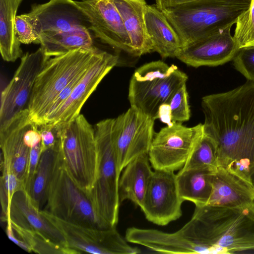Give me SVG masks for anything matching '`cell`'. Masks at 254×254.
Listing matches in <instances>:
<instances>
[{"instance_id":"cell-3","label":"cell","mask_w":254,"mask_h":254,"mask_svg":"<svg viewBox=\"0 0 254 254\" xmlns=\"http://www.w3.org/2000/svg\"><path fill=\"white\" fill-rule=\"evenodd\" d=\"M105 51L95 46L50 58L36 80L27 109L32 122L39 126L52 103L72 81L81 76Z\"/></svg>"},{"instance_id":"cell-19","label":"cell","mask_w":254,"mask_h":254,"mask_svg":"<svg viewBox=\"0 0 254 254\" xmlns=\"http://www.w3.org/2000/svg\"><path fill=\"white\" fill-rule=\"evenodd\" d=\"M7 220L20 227L39 231L56 243L67 247L61 232L42 214L24 189L13 194L5 222Z\"/></svg>"},{"instance_id":"cell-18","label":"cell","mask_w":254,"mask_h":254,"mask_svg":"<svg viewBox=\"0 0 254 254\" xmlns=\"http://www.w3.org/2000/svg\"><path fill=\"white\" fill-rule=\"evenodd\" d=\"M30 12L38 18L41 33L89 28L85 14L75 0H50L44 3H34Z\"/></svg>"},{"instance_id":"cell-16","label":"cell","mask_w":254,"mask_h":254,"mask_svg":"<svg viewBox=\"0 0 254 254\" xmlns=\"http://www.w3.org/2000/svg\"><path fill=\"white\" fill-rule=\"evenodd\" d=\"M232 26H228L184 47L177 58L195 68L216 66L233 60L239 48L231 34Z\"/></svg>"},{"instance_id":"cell-35","label":"cell","mask_w":254,"mask_h":254,"mask_svg":"<svg viewBox=\"0 0 254 254\" xmlns=\"http://www.w3.org/2000/svg\"><path fill=\"white\" fill-rule=\"evenodd\" d=\"M41 137L42 153L55 147L58 142L59 126L57 124H45L38 126Z\"/></svg>"},{"instance_id":"cell-5","label":"cell","mask_w":254,"mask_h":254,"mask_svg":"<svg viewBox=\"0 0 254 254\" xmlns=\"http://www.w3.org/2000/svg\"><path fill=\"white\" fill-rule=\"evenodd\" d=\"M114 119L97 123L94 134L98 169L94 184L87 195L103 228L116 227L119 220V181L116 149L112 137Z\"/></svg>"},{"instance_id":"cell-38","label":"cell","mask_w":254,"mask_h":254,"mask_svg":"<svg viewBox=\"0 0 254 254\" xmlns=\"http://www.w3.org/2000/svg\"><path fill=\"white\" fill-rule=\"evenodd\" d=\"M195 0H155L156 4L161 10L172 7L182 3Z\"/></svg>"},{"instance_id":"cell-26","label":"cell","mask_w":254,"mask_h":254,"mask_svg":"<svg viewBox=\"0 0 254 254\" xmlns=\"http://www.w3.org/2000/svg\"><path fill=\"white\" fill-rule=\"evenodd\" d=\"M23 0H0V52L2 59L14 62L22 56L15 29L17 9Z\"/></svg>"},{"instance_id":"cell-21","label":"cell","mask_w":254,"mask_h":254,"mask_svg":"<svg viewBox=\"0 0 254 254\" xmlns=\"http://www.w3.org/2000/svg\"><path fill=\"white\" fill-rule=\"evenodd\" d=\"M144 17L147 32L152 42L153 52L162 58H177L182 45L177 32L156 4H147Z\"/></svg>"},{"instance_id":"cell-27","label":"cell","mask_w":254,"mask_h":254,"mask_svg":"<svg viewBox=\"0 0 254 254\" xmlns=\"http://www.w3.org/2000/svg\"><path fill=\"white\" fill-rule=\"evenodd\" d=\"M59 156V142L43 151L40 157L34 181L29 194L34 204L40 209L46 203L47 193Z\"/></svg>"},{"instance_id":"cell-30","label":"cell","mask_w":254,"mask_h":254,"mask_svg":"<svg viewBox=\"0 0 254 254\" xmlns=\"http://www.w3.org/2000/svg\"><path fill=\"white\" fill-rule=\"evenodd\" d=\"M234 39L239 48L254 47V0L249 8L242 13L236 22Z\"/></svg>"},{"instance_id":"cell-6","label":"cell","mask_w":254,"mask_h":254,"mask_svg":"<svg viewBox=\"0 0 254 254\" xmlns=\"http://www.w3.org/2000/svg\"><path fill=\"white\" fill-rule=\"evenodd\" d=\"M59 126V146L65 167L75 183L87 194L95 182L98 152L94 128L82 114Z\"/></svg>"},{"instance_id":"cell-33","label":"cell","mask_w":254,"mask_h":254,"mask_svg":"<svg viewBox=\"0 0 254 254\" xmlns=\"http://www.w3.org/2000/svg\"><path fill=\"white\" fill-rule=\"evenodd\" d=\"M178 67L174 65H169L161 61L151 62L137 68L131 76L139 81L148 80L158 77H166Z\"/></svg>"},{"instance_id":"cell-34","label":"cell","mask_w":254,"mask_h":254,"mask_svg":"<svg viewBox=\"0 0 254 254\" xmlns=\"http://www.w3.org/2000/svg\"><path fill=\"white\" fill-rule=\"evenodd\" d=\"M233 61L235 68L248 81L254 82V47L239 49Z\"/></svg>"},{"instance_id":"cell-4","label":"cell","mask_w":254,"mask_h":254,"mask_svg":"<svg viewBox=\"0 0 254 254\" xmlns=\"http://www.w3.org/2000/svg\"><path fill=\"white\" fill-rule=\"evenodd\" d=\"M252 0H195L162 10L180 39L182 48L236 23Z\"/></svg>"},{"instance_id":"cell-25","label":"cell","mask_w":254,"mask_h":254,"mask_svg":"<svg viewBox=\"0 0 254 254\" xmlns=\"http://www.w3.org/2000/svg\"><path fill=\"white\" fill-rule=\"evenodd\" d=\"M94 36L87 28L41 33L37 44L49 57L58 56L81 48L94 46Z\"/></svg>"},{"instance_id":"cell-23","label":"cell","mask_w":254,"mask_h":254,"mask_svg":"<svg viewBox=\"0 0 254 254\" xmlns=\"http://www.w3.org/2000/svg\"><path fill=\"white\" fill-rule=\"evenodd\" d=\"M118 10L130 39L135 57L153 52L148 35L144 12L145 0H111Z\"/></svg>"},{"instance_id":"cell-2","label":"cell","mask_w":254,"mask_h":254,"mask_svg":"<svg viewBox=\"0 0 254 254\" xmlns=\"http://www.w3.org/2000/svg\"><path fill=\"white\" fill-rule=\"evenodd\" d=\"M191 218L200 254L254 250V203L239 207L195 206Z\"/></svg>"},{"instance_id":"cell-28","label":"cell","mask_w":254,"mask_h":254,"mask_svg":"<svg viewBox=\"0 0 254 254\" xmlns=\"http://www.w3.org/2000/svg\"><path fill=\"white\" fill-rule=\"evenodd\" d=\"M10 222L16 235L28 246L31 253L40 254H79L71 248L56 243L39 231L25 229Z\"/></svg>"},{"instance_id":"cell-8","label":"cell","mask_w":254,"mask_h":254,"mask_svg":"<svg viewBox=\"0 0 254 254\" xmlns=\"http://www.w3.org/2000/svg\"><path fill=\"white\" fill-rule=\"evenodd\" d=\"M204 134L203 125L187 127L173 123L154 134L148 152L154 170L173 171L184 167Z\"/></svg>"},{"instance_id":"cell-20","label":"cell","mask_w":254,"mask_h":254,"mask_svg":"<svg viewBox=\"0 0 254 254\" xmlns=\"http://www.w3.org/2000/svg\"><path fill=\"white\" fill-rule=\"evenodd\" d=\"M253 203L254 185L225 169L217 168L207 205L239 207Z\"/></svg>"},{"instance_id":"cell-31","label":"cell","mask_w":254,"mask_h":254,"mask_svg":"<svg viewBox=\"0 0 254 254\" xmlns=\"http://www.w3.org/2000/svg\"><path fill=\"white\" fill-rule=\"evenodd\" d=\"M15 29L18 40L24 44H37L42 32L38 18L30 12L16 16Z\"/></svg>"},{"instance_id":"cell-10","label":"cell","mask_w":254,"mask_h":254,"mask_svg":"<svg viewBox=\"0 0 254 254\" xmlns=\"http://www.w3.org/2000/svg\"><path fill=\"white\" fill-rule=\"evenodd\" d=\"M154 121L132 107L114 119L112 134L120 175L131 160L148 154L155 134Z\"/></svg>"},{"instance_id":"cell-13","label":"cell","mask_w":254,"mask_h":254,"mask_svg":"<svg viewBox=\"0 0 254 254\" xmlns=\"http://www.w3.org/2000/svg\"><path fill=\"white\" fill-rule=\"evenodd\" d=\"M32 123L26 108L0 126L1 175L16 177L23 187L31 150L25 142L24 135Z\"/></svg>"},{"instance_id":"cell-22","label":"cell","mask_w":254,"mask_h":254,"mask_svg":"<svg viewBox=\"0 0 254 254\" xmlns=\"http://www.w3.org/2000/svg\"><path fill=\"white\" fill-rule=\"evenodd\" d=\"M151 167L148 154L138 156L125 166L119 181L120 202L129 200L141 208L153 173Z\"/></svg>"},{"instance_id":"cell-24","label":"cell","mask_w":254,"mask_h":254,"mask_svg":"<svg viewBox=\"0 0 254 254\" xmlns=\"http://www.w3.org/2000/svg\"><path fill=\"white\" fill-rule=\"evenodd\" d=\"M216 170L208 168H182L176 174L179 192L184 201L195 206L207 205L212 190Z\"/></svg>"},{"instance_id":"cell-36","label":"cell","mask_w":254,"mask_h":254,"mask_svg":"<svg viewBox=\"0 0 254 254\" xmlns=\"http://www.w3.org/2000/svg\"><path fill=\"white\" fill-rule=\"evenodd\" d=\"M42 153L41 142L31 148L24 189L29 193L32 186L38 161Z\"/></svg>"},{"instance_id":"cell-14","label":"cell","mask_w":254,"mask_h":254,"mask_svg":"<svg viewBox=\"0 0 254 254\" xmlns=\"http://www.w3.org/2000/svg\"><path fill=\"white\" fill-rule=\"evenodd\" d=\"M75 2L85 14L89 29L103 43L135 57L122 18L111 0H81Z\"/></svg>"},{"instance_id":"cell-29","label":"cell","mask_w":254,"mask_h":254,"mask_svg":"<svg viewBox=\"0 0 254 254\" xmlns=\"http://www.w3.org/2000/svg\"><path fill=\"white\" fill-rule=\"evenodd\" d=\"M184 168H208L217 169L216 148L213 140L203 134L188 160Z\"/></svg>"},{"instance_id":"cell-11","label":"cell","mask_w":254,"mask_h":254,"mask_svg":"<svg viewBox=\"0 0 254 254\" xmlns=\"http://www.w3.org/2000/svg\"><path fill=\"white\" fill-rule=\"evenodd\" d=\"M50 58L41 47L21 57L12 78L1 94L0 126L27 108L37 76Z\"/></svg>"},{"instance_id":"cell-9","label":"cell","mask_w":254,"mask_h":254,"mask_svg":"<svg viewBox=\"0 0 254 254\" xmlns=\"http://www.w3.org/2000/svg\"><path fill=\"white\" fill-rule=\"evenodd\" d=\"M42 214L62 234L66 245L79 254H137V247L129 244L116 227L100 228L81 225L62 220L45 210Z\"/></svg>"},{"instance_id":"cell-7","label":"cell","mask_w":254,"mask_h":254,"mask_svg":"<svg viewBox=\"0 0 254 254\" xmlns=\"http://www.w3.org/2000/svg\"><path fill=\"white\" fill-rule=\"evenodd\" d=\"M45 210L66 221L103 228L86 193L73 181L60 153L49 184Z\"/></svg>"},{"instance_id":"cell-12","label":"cell","mask_w":254,"mask_h":254,"mask_svg":"<svg viewBox=\"0 0 254 254\" xmlns=\"http://www.w3.org/2000/svg\"><path fill=\"white\" fill-rule=\"evenodd\" d=\"M184 201L174 172L154 170L140 208L149 221L165 226L182 216Z\"/></svg>"},{"instance_id":"cell-37","label":"cell","mask_w":254,"mask_h":254,"mask_svg":"<svg viewBox=\"0 0 254 254\" xmlns=\"http://www.w3.org/2000/svg\"><path fill=\"white\" fill-rule=\"evenodd\" d=\"M6 233L8 238L14 244L28 253H31V251L28 246L22 240L20 239L14 233L9 220L6 221Z\"/></svg>"},{"instance_id":"cell-1","label":"cell","mask_w":254,"mask_h":254,"mask_svg":"<svg viewBox=\"0 0 254 254\" xmlns=\"http://www.w3.org/2000/svg\"><path fill=\"white\" fill-rule=\"evenodd\" d=\"M204 134L214 142L218 168L254 185V82L202 97Z\"/></svg>"},{"instance_id":"cell-15","label":"cell","mask_w":254,"mask_h":254,"mask_svg":"<svg viewBox=\"0 0 254 254\" xmlns=\"http://www.w3.org/2000/svg\"><path fill=\"white\" fill-rule=\"evenodd\" d=\"M188 79V75L178 68L166 77L139 81L131 77L128 94L130 107L154 120L159 119L161 107L169 104L174 94Z\"/></svg>"},{"instance_id":"cell-17","label":"cell","mask_w":254,"mask_h":254,"mask_svg":"<svg viewBox=\"0 0 254 254\" xmlns=\"http://www.w3.org/2000/svg\"><path fill=\"white\" fill-rule=\"evenodd\" d=\"M119 59L118 56L105 51L80 78L65 102L46 124H67L76 118L85 102L102 80L118 64Z\"/></svg>"},{"instance_id":"cell-32","label":"cell","mask_w":254,"mask_h":254,"mask_svg":"<svg viewBox=\"0 0 254 254\" xmlns=\"http://www.w3.org/2000/svg\"><path fill=\"white\" fill-rule=\"evenodd\" d=\"M188 99L186 84H184L174 94L169 103L172 123H182L190 120V111Z\"/></svg>"}]
</instances>
